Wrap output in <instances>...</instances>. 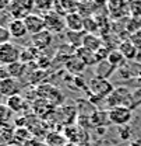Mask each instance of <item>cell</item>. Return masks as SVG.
I'll return each instance as SVG.
<instances>
[{
    "label": "cell",
    "mask_w": 141,
    "mask_h": 146,
    "mask_svg": "<svg viewBox=\"0 0 141 146\" xmlns=\"http://www.w3.org/2000/svg\"><path fill=\"white\" fill-rule=\"evenodd\" d=\"M108 108L115 107H129L133 110V93L127 87H115L113 93L105 100Z\"/></svg>",
    "instance_id": "obj_1"
},
{
    "label": "cell",
    "mask_w": 141,
    "mask_h": 146,
    "mask_svg": "<svg viewBox=\"0 0 141 146\" xmlns=\"http://www.w3.org/2000/svg\"><path fill=\"white\" fill-rule=\"evenodd\" d=\"M88 90L91 91V96H96L99 98L106 100L115 90L113 84L108 80V79H102L95 76L94 79H91L88 83Z\"/></svg>",
    "instance_id": "obj_2"
},
{
    "label": "cell",
    "mask_w": 141,
    "mask_h": 146,
    "mask_svg": "<svg viewBox=\"0 0 141 146\" xmlns=\"http://www.w3.org/2000/svg\"><path fill=\"white\" fill-rule=\"evenodd\" d=\"M131 118H133V110L129 107H115L108 111V119L117 127L129 125Z\"/></svg>",
    "instance_id": "obj_3"
},
{
    "label": "cell",
    "mask_w": 141,
    "mask_h": 146,
    "mask_svg": "<svg viewBox=\"0 0 141 146\" xmlns=\"http://www.w3.org/2000/svg\"><path fill=\"white\" fill-rule=\"evenodd\" d=\"M36 96L42 100H46L48 103H50L52 106H57L63 101V94L57 87H54L53 84H41L36 89Z\"/></svg>",
    "instance_id": "obj_4"
},
{
    "label": "cell",
    "mask_w": 141,
    "mask_h": 146,
    "mask_svg": "<svg viewBox=\"0 0 141 146\" xmlns=\"http://www.w3.org/2000/svg\"><path fill=\"white\" fill-rule=\"evenodd\" d=\"M20 55H21V49L16 44H13V42L4 44L0 46V63L3 66H7L14 62H18Z\"/></svg>",
    "instance_id": "obj_5"
},
{
    "label": "cell",
    "mask_w": 141,
    "mask_h": 146,
    "mask_svg": "<svg viewBox=\"0 0 141 146\" xmlns=\"http://www.w3.org/2000/svg\"><path fill=\"white\" fill-rule=\"evenodd\" d=\"M45 20V30H48L49 33H62L66 30V21L64 17L59 16L54 11H49L46 14H43Z\"/></svg>",
    "instance_id": "obj_6"
},
{
    "label": "cell",
    "mask_w": 141,
    "mask_h": 146,
    "mask_svg": "<svg viewBox=\"0 0 141 146\" xmlns=\"http://www.w3.org/2000/svg\"><path fill=\"white\" fill-rule=\"evenodd\" d=\"M34 7H35L34 1H10L9 13L17 20H24L28 14H31L30 11H32Z\"/></svg>",
    "instance_id": "obj_7"
},
{
    "label": "cell",
    "mask_w": 141,
    "mask_h": 146,
    "mask_svg": "<svg viewBox=\"0 0 141 146\" xmlns=\"http://www.w3.org/2000/svg\"><path fill=\"white\" fill-rule=\"evenodd\" d=\"M24 23H25L28 34H31V35H35V34L45 30V20H43V17L39 16V14H35V13L28 14L27 17L24 18Z\"/></svg>",
    "instance_id": "obj_8"
},
{
    "label": "cell",
    "mask_w": 141,
    "mask_h": 146,
    "mask_svg": "<svg viewBox=\"0 0 141 146\" xmlns=\"http://www.w3.org/2000/svg\"><path fill=\"white\" fill-rule=\"evenodd\" d=\"M66 30L71 33H83L84 31V17L80 13H70L64 17Z\"/></svg>",
    "instance_id": "obj_9"
},
{
    "label": "cell",
    "mask_w": 141,
    "mask_h": 146,
    "mask_svg": "<svg viewBox=\"0 0 141 146\" xmlns=\"http://www.w3.org/2000/svg\"><path fill=\"white\" fill-rule=\"evenodd\" d=\"M53 41V35L52 33H49L48 30H43L41 33H38L35 35L31 36V42H32V46L38 49V51H43L46 49Z\"/></svg>",
    "instance_id": "obj_10"
},
{
    "label": "cell",
    "mask_w": 141,
    "mask_h": 146,
    "mask_svg": "<svg viewBox=\"0 0 141 146\" xmlns=\"http://www.w3.org/2000/svg\"><path fill=\"white\" fill-rule=\"evenodd\" d=\"M74 55L85 65V66H94V65H98L99 63V59H98V55L94 51H89L84 46H80L77 49H74Z\"/></svg>",
    "instance_id": "obj_11"
},
{
    "label": "cell",
    "mask_w": 141,
    "mask_h": 146,
    "mask_svg": "<svg viewBox=\"0 0 141 146\" xmlns=\"http://www.w3.org/2000/svg\"><path fill=\"white\" fill-rule=\"evenodd\" d=\"M18 91H20V83L16 79L7 77V79L0 80V96H4L9 98L11 96L18 94Z\"/></svg>",
    "instance_id": "obj_12"
},
{
    "label": "cell",
    "mask_w": 141,
    "mask_h": 146,
    "mask_svg": "<svg viewBox=\"0 0 141 146\" xmlns=\"http://www.w3.org/2000/svg\"><path fill=\"white\" fill-rule=\"evenodd\" d=\"M9 31L11 34V38H22L28 34L27 31V27H25V23L24 20H17V18H13L10 23H9Z\"/></svg>",
    "instance_id": "obj_13"
},
{
    "label": "cell",
    "mask_w": 141,
    "mask_h": 146,
    "mask_svg": "<svg viewBox=\"0 0 141 146\" xmlns=\"http://www.w3.org/2000/svg\"><path fill=\"white\" fill-rule=\"evenodd\" d=\"M117 49H119V52L124 56V59H126L127 62L134 60V59L137 58V55H138V49H137L130 41H120Z\"/></svg>",
    "instance_id": "obj_14"
},
{
    "label": "cell",
    "mask_w": 141,
    "mask_h": 146,
    "mask_svg": "<svg viewBox=\"0 0 141 146\" xmlns=\"http://www.w3.org/2000/svg\"><path fill=\"white\" fill-rule=\"evenodd\" d=\"M104 39L99 38L95 34H85L83 38V46L87 48L89 51H94V52H98L102 46H104Z\"/></svg>",
    "instance_id": "obj_15"
},
{
    "label": "cell",
    "mask_w": 141,
    "mask_h": 146,
    "mask_svg": "<svg viewBox=\"0 0 141 146\" xmlns=\"http://www.w3.org/2000/svg\"><path fill=\"white\" fill-rule=\"evenodd\" d=\"M66 70L69 73H71V74H74V76H78L80 73H83L84 70H85V65L75 56V55L73 54V55H70V58L66 60Z\"/></svg>",
    "instance_id": "obj_16"
},
{
    "label": "cell",
    "mask_w": 141,
    "mask_h": 146,
    "mask_svg": "<svg viewBox=\"0 0 141 146\" xmlns=\"http://www.w3.org/2000/svg\"><path fill=\"white\" fill-rule=\"evenodd\" d=\"M69 141L66 139L64 133L60 132H49L45 136V145L46 146H67Z\"/></svg>",
    "instance_id": "obj_17"
},
{
    "label": "cell",
    "mask_w": 141,
    "mask_h": 146,
    "mask_svg": "<svg viewBox=\"0 0 141 146\" xmlns=\"http://www.w3.org/2000/svg\"><path fill=\"white\" fill-rule=\"evenodd\" d=\"M34 135L32 132L28 129L27 127H20L14 129V139H13V143H17L20 146H24L25 142H28L30 139H32Z\"/></svg>",
    "instance_id": "obj_18"
},
{
    "label": "cell",
    "mask_w": 141,
    "mask_h": 146,
    "mask_svg": "<svg viewBox=\"0 0 141 146\" xmlns=\"http://www.w3.org/2000/svg\"><path fill=\"white\" fill-rule=\"evenodd\" d=\"M6 106L11 110L13 112H20L25 108V100L20 96V94H16V96H11L7 98V103Z\"/></svg>",
    "instance_id": "obj_19"
},
{
    "label": "cell",
    "mask_w": 141,
    "mask_h": 146,
    "mask_svg": "<svg viewBox=\"0 0 141 146\" xmlns=\"http://www.w3.org/2000/svg\"><path fill=\"white\" fill-rule=\"evenodd\" d=\"M106 7L113 16V18L116 16V11H120L122 17H124V13H129V3H124V1H110V3H106Z\"/></svg>",
    "instance_id": "obj_20"
},
{
    "label": "cell",
    "mask_w": 141,
    "mask_h": 146,
    "mask_svg": "<svg viewBox=\"0 0 141 146\" xmlns=\"http://www.w3.org/2000/svg\"><path fill=\"white\" fill-rule=\"evenodd\" d=\"M7 68V72H9V76L11 77V79H20V77H22V74L25 73V65L22 63V62H14V63H11V65H7L6 66Z\"/></svg>",
    "instance_id": "obj_21"
},
{
    "label": "cell",
    "mask_w": 141,
    "mask_h": 146,
    "mask_svg": "<svg viewBox=\"0 0 141 146\" xmlns=\"http://www.w3.org/2000/svg\"><path fill=\"white\" fill-rule=\"evenodd\" d=\"M115 69H119V68H122L124 63L127 62L126 59H124V56L120 52H119V49H112L110 51V54L108 56V59H106Z\"/></svg>",
    "instance_id": "obj_22"
},
{
    "label": "cell",
    "mask_w": 141,
    "mask_h": 146,
    "mask_svg": "<svg viewBox=\"0 0 141 146\" xmlns=\"http://www.w3.org/2000/svg\"><path fill=\"white\" fill-rule=\"evenodd\" d=\"M96 66H98L96 68V76L102 77V79H109V76L116 70L108 60H101Z\"/></svg>",
    "instance_id": "obj_23"
},
{
    "label": "cell",
    "mask_w": 141,
    "mask_h": 146,
    "mask_svg": "<svg viewBox=\"0 0 141 146\" xmlns=\"http://www.w3.org/2000/svg\"><path fill=\"white\" fill-rule=\"evenodd\" d=\"M35 54H38V49H35L34 46H32V48H24V49H21L20 62H22L24 65H27V63L32 62V60L36 58Z\"/></svg>",
    "instance_id": "obj_24"
},
{
    "label": "cell",
    "mask_w": 141,
    "mask_h": 146,
    "mask_svg": "<svg viewBox=\"0 0 141 146\" xmlns=\"http://www.w3.org/2000/svg\"><path fill=\"white\" fill-rule=\"evenodd\" d=\"M96 31H99V25L95 17H87L84 18V33L87 34H95Z\"/></svg>",
    "instance_id": "obj_25"
},
{
    "label": "cell",
    "mask_w": 141,
    "mask_h": 146,
    "mask_svg": "<svg viewBox=\"0 0 141 146\" xmlns=\"http://www.w3.org/2000/svg\"><path fill=\"white\" fill-rule=\"evenodd\" d=\"M13 117V111L6 104H0V124H9Z\"/></svg>",
    "instance_id": "obj_26"
},
{
    "label": "cell",
    "mask_w": 141,
    "mask_h": 146,
    "mask_svg": "<svg viewBox=\"0 0 141 146\" xmlns=\"http://www.w3.org/2000/svg\"><path fill=\"white\" fill-rule=\"evenodd\" d=\"M129 13H130V17L141 20V1L129 3Z\"/></svg>",
    "instance_id": "obj_27"
},
{
    "label": "cell",
    "mask_w": 141,
    "mask_h": 146,
    "mask_svg": "<svg viewBox=\"0 0 141 146\" xmlns=\"http://www.w3.org/2000/svg\"><path fill=\"white\" fill-rule=\"evenodd\" d=\"M10 39H11V34H10L9 28H7V27L0 25V46H1V45H4V44L11 42Z\"/></svg>",
    "instance_id": "obj_28"
},
{
    "label": "cell",
    "mask_w": 141,
    "mask_h": 146,
    "mask_svg": "<svg viewBox=\"0 0 141 146\" xmlns=\"http://www.w3.org/2000/svg\"><path fill=\"white\" fill-rule=\"evenodd\" d=\"M130 42H131L138 51H141V30L130 35Z\"/></svg>",
    "instance_id": "obj_29"
},
{
    "label": "cell",
    "mask_w": 141,
    "mask_h": 146,
    "mask_svg": "<svg viewBox=\"0 0 141 146\" xmlns=\"http://www.w3.org/2000/svg\"><path fill=\"white\" fill-rule=\"evenodd\" d=\"M119 133H120V138H122V139H129L130 135H131V129H130L129 125H124V127H120Z\"/></svg>",
    "instance_id": "obj_30"
},
{
    "label": "cell",
    "mask_w": 141,
    "mask_h": 146,
    "mask_svg": "<svg viewBox=\"0 0 141 146\" xmlns=\"http://www.w3.org/2000/svg\"><path fill=\"white\" fill-rule=\"evenodd\" d=\"M9 6H10V1H7V0L1 1V0H0V11H3V10L9 9Z\"/></svg>",
    "instance_id": "obj_31"
},
{
    "label": "cell",
    "mask_w": 141,
    "mask_h": 146,
    "mask_svg": "<svg viewBox=\"0 0 141 146\" xmlns=\"http://www.w3.org/2000/svg\"><path fill=\"white\" fill-rule=\"evenodd\" d=\"M129 146H141V142H140V141H133V142H131Z\"/></svg>",
    "instance_id": "obj_32"
},
{
    "label": "cell",
    "mask_w": 141,
    "mask_h": 146,
    "mask_svg": "<svg viewBox=\"0 0 141 146\" xmlns=\"http://www.w3.org/2000/svg\"><path fill=\"white\" fill-rule=\"evenodd\" d=\"M6 146H10V145H6Z\"/></svg>",
    "instance_id": "obj_33"
}]
</instances>
